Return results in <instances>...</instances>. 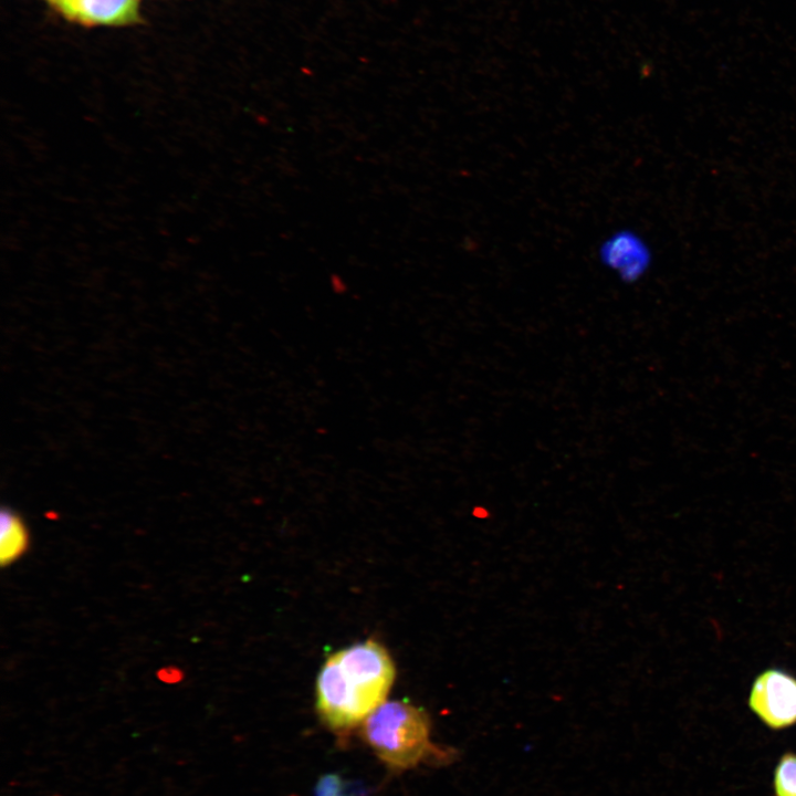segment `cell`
<instances>
[{"mask_svg":"<svg viewBox=\"0 0 796 796\" xmlns=\"http://www.w3.org/2000/svg\"><path fill=\"white\" fill-rule=\"evenodd\" d=\"M65 17L74 20L76 0H49Z\"/></svg>","mask_w":796,"mask_h":796,"instance_id":"cell-9","label":"cell"},{"mask_svg":"<svg viewBox=\"0 0 796 796\" xmlns=\"http://www.w3.org/2000/svg\"><path fill=\"white\" fill-rule=\"evenodd\" d=\"M0 530V559L6 566L27 552L29 532L20 516L11 510L1 511Z\"/></svg>","mask_w":796,"mask_h":796,"instance_id":"cell-6","label":"cell"},{"mask_svg":"<svg viewBox=\"0 0 796 796\" xmlns=\"http://www.w3.org/2000/svg\"><path fill=\"white\" fill-rule=\"evenodd\" d=\"M395 679L387 650L366 640L329 656L316 682V708L321 719L336 731L363 722L386 701Z\"/></svg>","mask_w":796,"mask_h":796,"instance_id":"cell-1","label":"cell"},{"mask_svg":"<svg viewBox=\"0 0 796 796\" xmlns=\"http://www.w3.org/2000/svg\"><path fill=\"white\" fill-rule=\"evenodd\" d=\"M776 796H796V754H784L774 773Z\"/></svg>","mask_w":796,"mask_h":796,"instance_id":"cell-7","label":"cell"},{"mask_svg":"<svg viewBox=\"0 0 796 796\" xmlns=\"http://www.w3.org/2000/svg\"><path fill=\"white\" fill-rule=\"evenodd\" d=\"M74 20L85 24L134 23L138 20V0H76Z\"/></svg>","mask_w":796,"mask_h":796,"instance_id":"cell-5","label":"cell"},{"mask_svg":"<svg viewBox=\"0 0 796 796\" xmlns=\"http://www.w3.org/2000/svg\"><path fill=\"white\" fill-rule=\"evenodd\" d=\"M603 256L626 281L638 280L648 270L651 261L647 244L629 233L610 239L604 248Z\"/></svg>","mask_w":796,"mask_h":796,"instance_id":"cell-4","label":"cell"},{"mask_svg":"<svg viewBox=\"0 0 796 796\" xmlns=\"http://www.w3.org/2000/svg\"><path fill=\"white\" fill-rule=\"evenodd\" d=\"M157 677L165 683H178L182 680L184 673L176 667H166L158 671Z\"/></svg>","mask_w":796,"mask_h":796,"instance_id":"cell-8","label":"cell"},{"mask_svg":"<svg viewBox=\"0 0 796 796\" xmlns=\"http://www.w3.org/2000/svg\"><path fill=\"white\" fill-rule=\"evenodd\" d=\"M748 705L758 719L773 730L796 723V678L771 668L760 673L751 688Z\"/></svg>","mask_w":796,"mask_h":796,"instance_id":"cell-3","label":"cell"},{"mask_svg":"<svg viewBox=\"0 0 796 796\" xmlns=\"http://www.w3.org/2000/svg\"><path fill=\"white\" fill-rule=\"evenodd\" d=\"M430 730L423 709L406 701H385L363 721L362 734L381 763L390 771L402 772L454 760L457 752L434 744Z\"/></svg>","mask_w":796,"mask_h":796,"instance_id":"cell-2","label":"cell"}]
</instances>
